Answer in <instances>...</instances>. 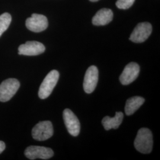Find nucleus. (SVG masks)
<instances>
[{"mask_svg": "<svg viewBox=\"0 0 160 160\" xmlns=\"http://www.w3.org/2000/svg\"><path fill=\"white\" fill-rule=\"evenodd\" d=\"M90 1H92V2H96L97 1H98V0H90Z\"/></svg>", "mask_w": 160, "mask_h": 160, "instance_id": "obj_18", "label": "nucleus"}, {"mask_svg": "<svg viewBox=\"0 0 160 160\" xmlns=\"http://www.w3.org/2000/svg\"><path fill=\"white\" fill-rule=\"evenodd\" d=\"M135 2V0H118L116 5L119 9L126 10L129 8Z\"/></svg>", "mask_w": 160, "mask_h": 160, "instance_id": "obj_16", "label": "nucleus"}, {"mask_svg": "<svg viewBox=\"0 0 160 160\" xmlns=\"http://www.w3.org/2000/svg\"><path fill=\"white\" fill-rule=\"evenodd\" d=\"M6 148V144L3 141H0V154Z\"/></svg>", "mask_w": 160, "mask_h": 160, "instance_id": "obj_17", "label": "nucleus"}, {"mask_svg": "<svg viewBox=\"0 0 160 160\" xmlns=\"http://www.w3.org/2000/svg\"><path fill=\"white\" fill-rule=\"evenodd\" d=\"M98 80V71L96 66L92 65L86 71L83 87L86 93L90 94L94 91Z\"/></svg>", "mask_w": 160, "mask_h": 160, "instance_id": "obj_10", "label": "nucleus"}, {"mask_svg": "<svg viewBox=\"0 0 160 160\" xmlns=\"http://www.w3.org/2000/svg\"><path fill=\"white\" fill-rule=\"evenodd\" d=\"M113 17L112 11L108 8L100 10L92 18V22L95 26H104L112 22Z\"/></svg>", "mask_w": 160, "mask_h": 160, "instance_id": "obj_12", "label": "nucleus"}, {"mask_svg": "<svg viewBox=\"0 0 160 160\" xmlns=\"http://www.w3.org/2000/svg\"><path fill=\"white\" fill-rule=\"evenodd\" d=\"M53 134L51 122L46 120L38 123L32 129V135L35 140L43 141L50 138Z\"/></svg>", "mask_w": 160, "mask_h": 160, "instance_id": "obj_4", "label": "nucleus"}, {"mask_svg": "<svg viewBox=\"0 0 160 160\" xmlns=\"http://www.w3.org/2000/svg\"><path fill=\"white\" fill-rule=\"evenodd\" d=\"M140 68L136 62L128 63L120 75L119 80L122 84L128 85L137 78L139 74Z\"/></svg>", "mask_w": 160, "mask_h": 160, "instance_id": "obj_11", "label": "nucleus"}, {"mask_svg": "<svg viewBox=\"0 0 160 160\" xmlns=\"http://www.w3.org/2000/svg\"><path fill=\"white\" fill-rule=\"evenodd\" d=\"M26 26L29 30L35 33H39L46 30L48 26V21L46 16L33 14L26 21Z\"/></svg>", "mask_w": 160, "mask_h": 160, "instance_id": "obj_7", "label": "nucleus"}, {"mask_svg": "<svg viewBox=\"0 0 160 160\" xmlns=\"http://www.w3.org/2000/svg\"><path fill=\"white\" fill-rule=\"evenodd\" d=\"M20 82L16 78H8L0 84V102L9 101L17 92L20 87Z\"/></svg>", "mask_w": 160, "mask_h": 160, "instance_id": "obj_3", "label": "nucleus"}, {"mask_svg": "<svg viewBox=\"0 0 160 160\" xmlns=\"http://www.w3.org/2000/svg\"><path fill=\"white\" fill-rule=\"evenodd\" d=\"M134 146L141 153H151L153 147V137L151 131L148 128L140 129L135 139Z\"/></svg>", "mask_w": 160, "mask_h": 160, "instance_id": "obj_1", "label": "nucleus"}, {"mask_svg": "<svg viewBox=\"0 0 160 160\" xmlns=\"http://www.w3.org/2000/svg\"><path fill=\"white\" fill-rule=\"evenodd\" d=\"M63 118L65 125L69 133L73 137H77L80 132V121L74 113L69 109L63 112Z\"/></svg>", "mask_w": 160, "mask_h": 160, "instance_id": "obj_8", "label": "nucleus"}, {"mask_svg": "<svg viewBox=\"0 0 160 160\" xmlns=\"http://www.w3.org/2000/svg\"><path fill=\"white\" fill-rule=\"evenodd\" d=\"M152 30V28L150 23H139L133 30L129 39L134 43H142L148 38Z\"/></svg>", "mask_w": 160, "mask_h": 160, "instance_id": "obj_6", "label": "nucleus"}, {"mask_svg": "<svg viewBox=\"0 0 160 160\" xmlns=\"http://www.w3.org/2000/svg\"><path fill=\"white\" fill-rule=\"evenodd\" d=\"M45 51V47L37 41H28L18 47V54L26 56H36Z\"/></svg>", "mask_w": 160, "mask_h": 160, "instance_id": "obj_9", "label": "nucleus"}, {"mask_svg": "<svg viewBox=\"0 0 160 160\" xmlns=\"http://www.w3.org/2000/svg\"><path fill=\"white\" fill-rule=\"evenodd\" d=\"M53 151L50 148L40 146H30L24 151L25 156L30 160H48L53 156Z\"/></svg>", "mask_w": 160, "mask_h": 160, "instance_id": "obj_5", "label": "nucleus"}, {"mask_svg": "<svg viewBox=\"0 0 160 160\" xmlns=\"http://www.w3.org/2000/svg\"><path fill=\"white\" fill-rule=\"evenodd\" d=\"M123 119V113L121 112L116 113L115 116L110 118L109 116H105L102 120V125L104 128L109 131L111 129H118L122 122Z\"/></svg>", "mask_w": 160, "mask_h": 160, "instance_id": "obj_13", "label": "nucleus"}, {"mask_svg": "<svg viewBox=\"0 0 160 160\" xmlns=\"http://www.w3.org/2000/svg\"><path fill=\"white\" fill-rule=\"evenodd\" d=\"M145 102V99L140 96H134L126 101L125 108V113L128 116L133 114Z\"/></svg>", "mask_w": 160, "mask_h": 160, "instance_id": "obj_14", "label": "nucleus"}, {"mask_svg": "<svg viewBox=\"0 0 160 160\" xmlns=\"http://www.w3.org/2000/svg\"><path fill=\"white\" fill-rule=\"evenodd\" d=\"M59 78V73L57 70H52L48 73L42 82L39 90V97L45 99L49 97L57 85Z\"/></svg>", "mask_w": 160, "mask_h": 160, "instance_id": "obj_2", "label": "nucleus"}, {"mask_svg": "<svg viewBox=\"0 0 160 160\" xmlns=\"http://www.w3.org/2000/svg\"><path fill=\"white\" fill-rule=\"evenodd\" d=\"M11 22L12 16L9 13L5 12L0 16V37L8 28Z\"/></svg>", "mask_w": 160, "mask_h": 160, "instance_id": "obj_15", "label": "nucleus"}]
</instances>
